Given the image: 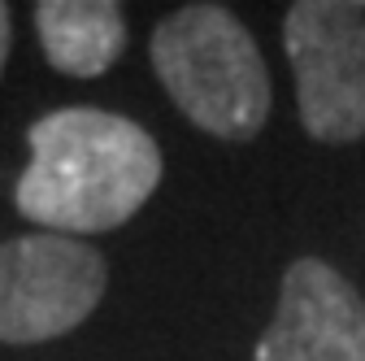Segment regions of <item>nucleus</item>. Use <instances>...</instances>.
<instances>
[{
  "mask_svg": "<svg viewBox=\"0 0 365 361\" xmlns=\"http://www.w3.org/2000/svg\"><path fill=\"white\" fill-rule=\"evenodd\" d=\"M31 166L14 205L53 235H96L130 222L161 183L157 140L109 109H53L26 131Z\"/></svg>",
  "mask_w": 365,
  "mask_h": 361,
  "instance_id": "1",
  "label": "nucleus"
},
{
  "mask_svg": "<svg viewBox=\"0 0 365 361\" xmlns=\"http://www.w3.org/2000/svg\"><path fill=\"white\" fill-rule=\"evenodd\" d=\"M153 70L182 118L244 144L269 118V74L257 39L226 5H182L153 31Z\"/></svg>",
  "mask_w": 365,
  "mask_h": 361,
  "instance_id": "2",
  "label": "nucleus"
},
{
  "mask_svg": "<svg viewBox=\"0 0 365 361\" xmlns=\"http://www.w3.org/2000/svg\"><path fill=\"white\" fill-rule=\"evenodd\" d=\"M105 257L70 235L35 231L0 244V344H43L96 313Z\"/></svg>",
  "mask_w": 365,
  "mask_h": 361,
  "instance_id": "3",
  "label": "nucleus"
},
{
  "mask_svg": "<svg viewBox=\"0 0 365 361\" xmlns=\"http://www.w3.org/2000/svg\"><path fill=\"white\" fill-rule=\"evenodd\" d=\"M283 49L296 70L300 122L322 144L365 135V9L300 0L283 18Z\"/></svg>",
  "mask_w": 365,
  "mask_h": 361,
  "instance_id": "4",
  "label": "nucleus"
},
{
  "mask_svg": "<svg viewBox=\"0 0 365 361\" xmlns=\"http://www.w3.org/2000/svg\"><path fill=\"white\" fill-rule=\"evenodd\" d=\"M257 361H365V300L327 261H292Z\"/></svg>",
  "mask_w": 365,
  "mask_h": 361,
  "instance_id": "5",
  "label": "nucleus"
},
{
  "mask_svg": "<svg viewBox=\"0 0 365 361\" xmlns=\"http://www.w3.org/2000/svg\"><path fill=\"white\" fill-rule=\"evenodd\" d=\"M35 35L53 70L96 78L126 53V14L113 0H39Z\"/></svg>",
  "mask_w": 365,
  "mask_h": 361,
  "instance_id": "6",
  "label": "nucleus"
},
{
  "mask_svg": "<svg viewBox=\"0 0 365 361\" xmlns=\"http://www.w3.org/2000/svg\"><path fill=\"white\" fill-rule=\"evenodd\" d=\"M9 49H14V14H9V5H5V0H0V74H5Z\"/></svg>",
  "mask_w": 365,
  "mask_h": 361,
  "instance_id": "7",
  "label": "nucleus"
}]
</instances>
